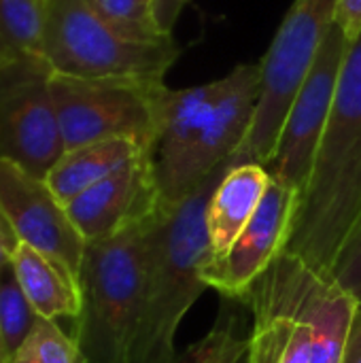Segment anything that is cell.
Masks as SVG:
<instances>
[{"mask_svg": "<svg viewBox=\"0 0 361 363\" xmlns=\"http://www.w3.org/2000/svg\"><path fill=\"white\" fill-rule=\"evenodd\" d=\"M0 215L19 242L64 264L77 279L87 242L43 177L0 157Z\"/></svg>", "mask_w": 361, "mask_h": 363, "instance_id": "12", "label": "cell"}, {"mask_svg": "<svg viewBox=\"0 0 361 363\" xmlns=\"http://www.w3.org/2000/svg\"><path fill=\"white\" fill-rule=\"evenodd\" d=\"M6 363H87L74 336L66 334L57 321L38 317L23 345Z\"/></svg>", "mask_w": 361, "mask_h": 363, "instance_id": "22", "label": "cell"}, {"mask_svg": "<svg viewBox=\"0 0 361 363\" xmlns=\"http://www.w3.org/2000/svg\"><path fill=\"white\" fill-rule=\"evenodd\" d=\"M49 89L64 151L106 138H132L153 153L170 89L164 79H77L51 72Z\"/></svg>", "mask_w": 361, "mask_h": 363, "instance_id": "5", "label": "cell"}, {"mask_svg": "<svg viewBox=\"0 0 361 363\" xmlns=\"http://www.w3.org/2000/svg\"><path fill=\"white\" fill-rule=\"evenodd\" d=\"M147 151L151 149L132 138H106L89 143L64 151L47 172L45 181L55 198L66 204Z\"/></svg>", "mask_w": 361, "mask_h": 363, "instance_id": "17", "label": "cell"}, {"mask_svg": "<svg viewBox=\"0 0 361 363\" xmlns=\"http://www.w3.org/2000/svg\"><path fill=\"white\" fill-rule=\"evenodd\" d=\"M17 236L13 234L11 225L6 223V219L0 215V272L11 264V257H13V251L17 247Z\"/></svg>", "mask_w": 361, "mask_h": 363, "instance_id": "28", "label": "cell"}, {"mask_svg": "<svg viewBox=\"0 0 361 363\" xmlns=\"http://www.w3.org/2000/svg\"><path fill=\"white\" fill-rule=\"evenodd\" d=\"M234 164L240 162L232 155L181 204L160 211L153 219L145 311L128 363L177 362L174 338L179 325L206 289L204 268L213 259L206 206L215 187Z\"/></svg>", "mask_w": 361, "mask_h": 363, "instance_id": "2", "label": "cell"}, {"mask_svg": "<svg viewBox=\"0 0 361 363\" xmlns=\"http://www.w3.org/2000/svg\"><path fill=\"white\" fill-rule=\"evenodd\" d=\"M223 91L196 143L170 183L160 191V211L181 204L202 181L243 145L260 96V64H238L226 77Z\"/></svg>", "mask_w": 361, "mask_h": 363, "instance_id": "10", "label": "cell"}, {"mask_svg": "<svg viewBox=\"0 0 361 363\" xmlns=\"http://www.w3.org/2000/svg\"><path fill=\"white\" fill-rule=\"evenodd\" d=\"M338 0H294L260 62V96L251 128L234 153L240 164L268 166L285 117L321 43L336 21Z\"/></svg>", "mask_w": 361, "mask_h": 363, "instance_id": "6", "label": "cell"}, {"mask_svg": "<svg viewBox=\"0 0 361 363\" xmlns=\"http://www.w3.org/2000/svg\"><path fill=\"white\" fill-rule=\"evenodd\" d=\"M0 363H6V353H4V345H2V334H0Z\"/></svg>", "mask_w": 361, "mask_h": 363, "instance_id": "29", "label": "cell"}, {"mask_svg": "<svg viewBox=\"0 0 361 363\" xmlns=\"http://www.w3.org/2000/svg\"><path fill=\"white\" fill-rule=\"evenodd\" d=\"M336 23L343 28L345 36L353 43L361 34V0H338Z\"/></svg>", "mask_w": 361, "mask_h": 363, "instance_id": "26", "label": "cell"}, {"mask_svg": "<svg viewBox=\"0 0 361 363\" xmlns=\"http://www.w3.org/2000/svg\"><path fill=\"white\" fill-rule=\"evenodd\" d=\"M223 85L226 79H217L194 87L168 89L162 108L157 138L151 153L157 191H162L179 170L187 151L202 132L206 119L211 117L223 91Z\"/></svg>", "mask_w": 361, "mask_h": 363, "instance_id": "14", "label": "cell"}, {"mask_svg": "<svg viewBox=\"0 0 361 363\" xmlns=\"http://www.w3.org/2000/svg\"><path fill=\"white\" fill-rule=\"evenodd\" d=\"M236 363H247V353H245V355H243V357H240Z\"/></svg>", "mask_w": 361, "mask_h": 363, "instance_id": "30", "label": "cell"}, {"mask_svg": "<svg viewBox=\"0 0 361 363\" xmlns=\"http://www.w3.org/2000/svg\"><path fill=\"white\" fill-rule=\"evenodd\" d=\"M240 328L243 319L221 308L213 330L177 355L174 363H236L249 349V336H245Z\"/></svg>", "mask_w": 361, "mask_h": 363, "instance_id": "20", "label": "cell"}, {"mask_svg": "<svg viewBox=\"0 0 361 363\" xmlns=\"http://www.w3.org/2000/svg\"><path fill=\"white\" fill-rule=\"evenodd\" d=\"M181 49L172 36L136 38L91 0H45L40 55L53 74L77 79H164Z\"/></svg>", "mask_w": 361, "mask_h": 363, "instance_id": "4", "label": "cell"}, {"mask_svg": "<svg viewBox=\"0 0 361 363\" xmlns=\"http://www.w3.org/2000/svg\"><path fill=\"white\" fill-rule=\"evenodd\" d=\"M189 2L191 0H153V19L157 30L166 36H172V28Z\"/></svg>", "mask_w": 361, "mask_h": 363, "instance_id": "25", "label": "cell"}, {"mask_svg": "<svg viewBox=\"0 0 361 363\" xmlns=\"http://www.w3.org/2000/svg\"><path fill=\"white\" fill-rule=\"evenodd\" d=\"M11 266L38 317L51 321L79 319L81 285L64 264L26 242H17Z\"/></svg>", "mask_w": 361, "mask_h": 363, "instance_id": "16", "label": "cell"}, {"mask_svg": "<svg viewBox=\"0 0 361 363\" xmlns=\"http://www.w3.org/2000/svg\"><path fill=\"white\" fill-rule=\"evenodd\" d=\"M349 45L351 40L334 21L289 106L274 155L266 166L272 179L300 191V196L315 166Z\"/></svg>", "mask_w": 361, "mask_h": 363, "instance_id": "9", "label": "cell"}, {"mask_svg": "<svg viewBox=\"0 0 361 363\" xmlns=\"http://www.w3.org/2000/svg\"><path fill=\"white\" fill-rule=\"evenodd\" d=\"M91 4L119 30L136 38H166L153 19V0H91Z\"/></svg>", "mask_w": 361, "mask_h": 363, "instance_id": "23", "label": "cell"}, {"mask_svg": "<svg viewBox=\"0 0 361 363\" xmlns=\"http://www.w3.org/2000/svg\"><path fill=\"white\" fill-rule=\"evenodd\" d=\"M300 206V191L270 177L268 189L251 221L234 238L228 251L204 268L206 287L228 300L247 298L255 281L285 251Z\"/></svg>", "mask_w": 361, "mask_h": 363, "instance_id": "11", "label": "cell"}, {"mask_svg": "<svg viewBox=\"0 0 361 363\" xmlns=\"http://www.w3.org/2000/svg\"><path fill=\"white\" fill-rule=\"evenodd\" d=\"M270 174L260 164H234L215 187L206 206V230L213 259L223 255L257 211Z\"/></svg>", "mask_w": 361, "mask_h": 363, "instance_id": "15", "label": "cell"}, {"mask_svg": "<svg viewBox=\"0 0 361 363\" xmlns=\"http://www.w3.org/2000/svg\"><path fill=\"white\" fill-rule=\"evenodd\" d=\"M361 217V34L349 45L285 253L332 274Z\"/></svg>", "mask_w": 361, "mask_h": 363, "instance_id": "1", "label": "cell"}, {"mask_svg": "<svg viewBox=\"0 0 361 363\" xmlns=\"http://www.w3.org/2000/svg\"><path fill=\"white\" fill-rule=\"evenodd\" d=\"M332 277L355 298L361 311V217L338 253Z\"/></svg>", "mask_w": 361, "mask_h": 363, "instance_id": "24", "label": "cell"}, {"mask_svg": "<svg viewBox=\"0 0 361 363\" xmlns=\"http://www.w3.org/2000/svg\"><path fill=\"white\" fill-rule=\"evenodd\" d=\"M85 242L111 238L160 213L151 151L128 162L64 204Z\"/></svg>", "mask_w": 361, "mask_h": 363, "instance_id": "13", "label": "cell"}, {"mask_svg": "<svg viewBox=\"0 0 361 363\" xmlns=\"http://www.w3.org/2000/svg\"><path fill=\"white\" fill-rule=\"evenodd\" d=\"M43 57L0 62V157L47 177L64 153Z\"/></svg>", "mask_w": 361, "mask_h": 363, "instance_id": "8", "label": "cell"}, {"mask_svg": "<svg viewBox=\"0 0 361 363\" xmlns=\"http://www.w3.org/2000/svg\"><path fill=\"white\" fill-rule=\"evenodd\" d=\"M36 321H38V315L28 302L13 272V266L9 264L0 272V334H2L6 362L23 345V340L32 332Z\"/></svg>", "mask_w": 361, "mask_h": 363, "instance_id": "21", "label": "cell"}, {"mask_svg": "<svg viewBox=\"0 0 361 363\" xmlns=\"http://www.w3.org/2000/svg\"><path fill=\"white\" fill-rule=\"evenodd\" d=\"M315 272L304 259L283 251L255 281L245 298L253 313L247 363H313Z\"/></svg>", "mask_w": 361, "mask_h": 363, "instance_id": "7", "label": "cell"}, {"mask_svg": "<svg viewBox=\"0 0 361 363\" xmlns=\"http://www.w3.org/2000/svg\"><path fill=\"white\" fill-rule=\"evenodd\" d=\"M45 0H0V62L43 57Z\"/></svg>", "mask_w": 361, "mask_h": 363, "instance_id": "19", "label": "cell"}, {"mask_svg": "<svg viewBox=\"0 0 361 363\" xmlns=\"http://www.w3.org/2000/svg\"><path fill=\"white\" fill-rule=\"evenodd\" d=\"M153 219L85 247L74 338L87 363L130 359L145 311Z\"/></svg>", "mask_w": 361, "mask_h": 363, "instance_id": "3", "label": "cell"}, {"mask_svg": "<svg viewBox=\"0 0 361 363\" xmlns=\"http://www.w3.org/2000/svg\"><path fill=\"white\" fill-rule=\"evenodd\" d=\"M340 363H361V311L355 313Z\"/></svg>", "mask_w": 361, "mask_h": 363, "instance_id": "27", "label": "cell"}, {"mask_svg": "<svg viewBox=\"0 0 361 363\" xmlns=\"http://www.w3.org/2000/svg\"><path fill=\"white\" fill-rule=\"evenodd\" d=\"M357 311L355 298L332 274L315 272L311 287V317L315 328L313 363H340Z\"/></svg>", "mask_w": 361, "mask_h": 363, "instance_id": "18", "label": "cell"}]
</instances>
